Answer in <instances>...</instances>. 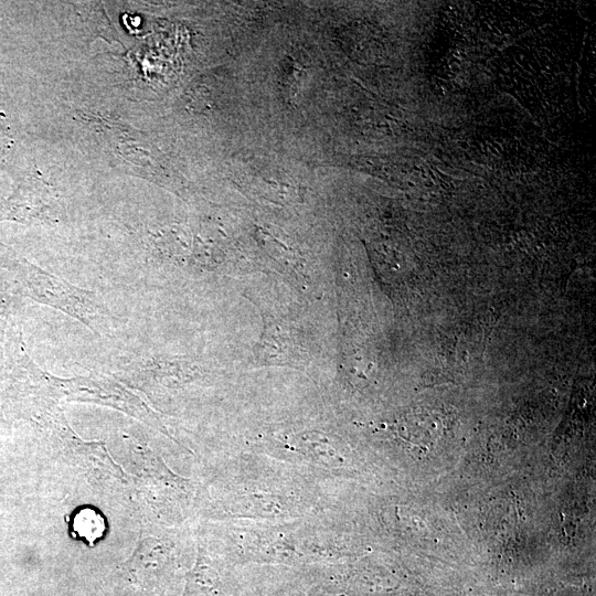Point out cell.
<instances>
[{
    "label": "cell",
    "mask_w": 596,
    "mask_h": 596,
    "mask_svg": "<svg viewBox=\"0 0 596 596\" xmlns=\"http://www.w3.org/2000/svg\"><path fill=\"white\" fill-rule=\"evenodd\" d=\"M23 273L29 296L75 318L97 334L109 331L110 315L94 292L32 265H26Z\"/></svg>",
    "instance_id": "cell-1"
}]
</instances>
